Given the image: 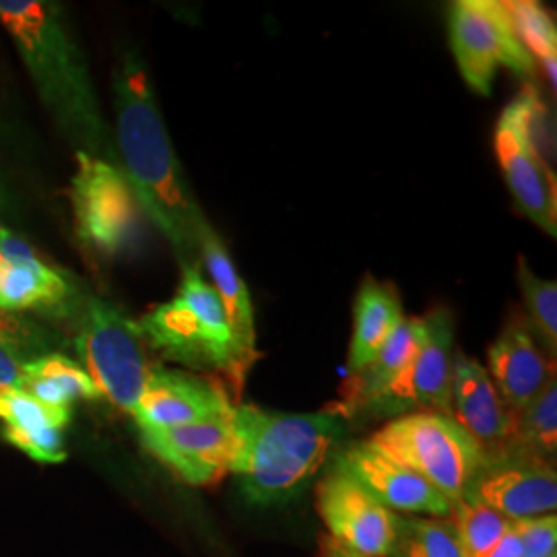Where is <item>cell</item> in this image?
Here are the masks:
<instances>
[{"label":"cell","mask_w":557,"mask_h":557,"mask_svg":"<svg viewBox=\"0 0 557 557\" xmlns=\"http://www.w3.org/2000/svg\"><path fill=\"white\" fill-rule=\"evenodd\" d=\"M114 108L120 170L145 218L170 242L182 269L200 264V234L209 221L186 182L153 81L135 50L122 57L114 73Z\"/></svg>","instance_id":"obj_1"},{"label":"cell","mask_w":557,"mask_h":557,"mask_svg":"<svg viewBox=\"0 0 557 557\" xmlns=\"http://www.w3.org/2000/svg\"><path fill=\"white\" fill-rule=\"evenodd\" d=\"M0 25L11 36L41 103L66 140L77 151L119 165L116 145L101 114L87 59L62 4L0 0Z\"/></svg>","instance_id":"obj_2"},{"label":"cell","mask_w":557,"mask_h":557,"mask_svg":"<svg viewBox=\"0 0 557 557\" xmlns=\"http://www.w3.org/2000/svg\"><path fill=\"white\" fill-rule=\"evenodd\" d=\"M239 450L232 475L257 506L294 498L326 462L345 432V419L331 409L281 413L259 405H236Z\"/></svg>","instance_id":"obj_3"},{"label":"cell","mask_w":557,"mask_h":557,"mask_svg":"<svg viewBox=\"0 0 557 557\" xmlns=\"http://www.w3.org/2000/svg\"><path fill=\"white\" fill-rule=\"evenodd\" d=\"M147 347L161 358L200 372H215L242 397L246 380L260 356L246 351L234 335L213 285L200 264L182 269L178 294L139 320Z\"/></svg>","instance_id":"obj_4"},{"label":"cell","mask_w":557,"mask_h":557,"mask_svg":"<svg viewBox=\"0 0 557 557\" xmlns=\"http://www.w3.org/2000/svg\"><path fill=\"white\" fill-rule=\"evenodd\" d=\"M368 442L432 483L453 506L465 499L485 460L475 440L436 411L391 419Z\"/></svg>","instance_id":"obj_5"},{"label":"cell","mask_w":557,"mask_h":557,"mask_svg":"<svg viewBox=\"0 0 557 557\" xmlns=\"http://www.w3.org/2000/svg\"><path fill=\"white\" fill-rule=\"evenodd\" d=\"M73 345L100 397L133 416L153 368L139 322L108 299L85 296Z\"/></svg>","instance_id":"obj_6"},{"label":"cell","mask_w":557,"mask_h":557,"mask_svg":"<svg viewBox=\"0 0 557 557\" xmlns=\"http://www.w3.org/2000/svg\"><path fill=\"white\" fill-rule=\"evenodd\" d=\"M71 205L81 244L100 259L135 255L145 238V213L116 163L75 151Z\"/></svg>","instance_id":"obj_7"},{"label":"cell","mask_w":557,"mask_h":557,"mask_svg":"<svg viewBox=\"0 0 557 557\" xmlns=\"http://www.w3.org/2000/svg\"><path fill=\"white\" fill-rule=\"evenodd\" d=\"M448 29L458 71L481 96L492 94L499 66L522 77L535 75V60L520 46L498 0H458Z\"/></svg>","instance_id":"obj_8"},{"label":"cell","mask_w":557,"mask_h":557,"mask_svg":"<svg viewBox=\"0 0 557 557\" xmlns=\"http://www.w3.org/2000/svg\"><path fill=\"white\" fill-rule=\"evenodd\" d=\"M428 337L413 361L374 398L361 416L398 418L418 411H453L455 322L446 308L423 317Z\"/></svg>","instance_id":"obj_9"},{"label":"cell","mask_w":557,"mask_h":557,"mask_svg":"<svg viewBox=\"0 0 557 557\" xmlns=\"http://www.w3.org/2000/svg\"><path fill=\"white\" fill-rule=\"evenodd\" d=\"M319 512L326 535L347 549L372 557H391L397 541L398 515L388 510L359 481L333 467L319 481Z\"/></svg>","instance_id":"obj_10"},{"label":"cell","mask_w":557,"mask_h":557,"mask_svg":"<svg viewBox=\"0 0 557 557\" xmlns=\"http://www.w3.org/2000/svg\"><path fill=\"white\" fill-rule=\"evenodd\" d=\"M85 296L64 271L50 267L38 252L0 225V308L40 312L48 319H73Z\"/></svg>","instance_id":"obj_11"},{"label":"cell","mask_w":557,"mask_h":557,"mask_svg":"<svg viewBox=\"0 0 557 557\" xmlns=\"http://www.w3.org/2000/svg\"><path fill=\"white\" fill-rule=\"evenodd\" d=\"M465 499L483 504L512 522L556 515V465L520 450L485 458Z\"/></svg>","instance_id":"obj_12"},{"label":"cell","mask_w":557,"mask_h":557,"mask_svg":"<svg viewBox=\"0 0 557 557\" xmlns=\"http://www.w3.org/2000/svg\"><path fill=\"white\" fill-rule=\"evenodd\" d=\"M145 448L188 485L207 487L232 475L239 450L234 411L170 430H140Z\"/></svg>","instance_id":"obj_13"},{"label":"cell","mask_w":557,"mask_h":557,"mask_svg":"<svg viewBox=\"0 0 557 557\" xmlns=\"http://www.w3.org/2000/svg\"><path fill=\"white\" fill-rule=\"evenodd\" d=\"M234 407L220 380L153 366L133 418L139 430H170L230 416Z\"/></svg>","instance_id":"obj_14"},{"label":"cell","mask_w":557,"mask_h":557,"mask_svg":"<svg viewBox=\"0 0 557 557\" xmlns=\"http://www.w3.org/2000/svg\"><path fill=\"white\" fill-rule=\"evenodd\" d=\"M335 467L359 481L372 496L403 517L448 518L453 504L425 479L384 455L368 440L338 453Z\"/></svg>","instance_id":"obj_15"},{"label":"cell","mask_w":557,"mask_h":557,"mask_svg":"<svg viewBox=\"0 0 557 557\" xmlns=\"http://www.w3.org/2000/svg\"><path fill=\"white\" fill-rule=\"evenodd\" d=\"M494 149L506 184L520 211L539 227L557 236V182L547 161L524 137L508 110L499 116L494 133Z\"/></svg>","instance_id":"obj_16"},{"label":"cell","mask_w":557,"mask_h":557,"mask_svg":"<svg viewBox=\"0 0 557 557\" xmlns=\"http://www.w3.org/2000/svg\"><path fill=\"white\" fill-rule=\"evenodd\" d=\"M450 418L475 440L483 457H498L510 450L515 436V413L499 397L487 370L465 354H457L453 361Z\"/></svg>","instance_id":"obj_17"},{"label":"cell","mask_w":557,"mask_h":557,"mask_svg":"<svg viewBox=\"0 0 557 557\" xmlns=\"http://www.w3.org/2000/svg\"><path fill=\"white\" fill-rule=\"evenodd\" d=\"M487 374L517 416L556 379V359L545 354L524 317L517 314L487 351Z\"/></svg>","instance_id":"obj_18"},{"label":"cell","mask_w":557,"mask_h":557,"mask_svg":"<svg viewBox=\"0 0 557 557\" xmlns=\"http://www.w3.org/2000/svg\"><path fill=\"white\" fill-rule=\"evenodd\" d=\"M425 337V319L400 320V324L384 341L372 361L359 372L349 374L341 391V400L329 409L345 421L361 416L366 407L413 361L419 349L423 347Z\"/></svg>","instance_id":"obj_19"},{"label":"cell","mask_w":557,"mask_h":557,"mask_svg":"<svg viewBox=\"0 0 557 557\" xmlns=\"http://www.w3.org/2000/svg\"><path fill=\"white\" fill-rule=\"evenodd\" d=\"M2 438L38 462H62L66 458L64 428L71 413L52 409L21 388L0 391Z\"/></svg>","instance_id":"obj_20"},{"label":"cell","mask_w":557,"mask_h":557,"mask_svg":"<svg viewBox=\"0 0 557 557\" xmlns=\"http://www.w3.org/2000/svg\"><path fill=\"white\" fill-rule=\"evenodd\" d=\"M200 260L209 271V277L213 281L211 285L220 298L223 312L239 345L246 351L260 356L257 347V320L248 287L244 278L239 277L234 260L218 232L211 227V223H207L200 234Z\"/></svg>","instance_id":"obj_21"},{"label":"cell","mask_w":557,"mask_h":557,"mask_svg":"<svg viewBox=\"0 0 557 557\" xmlns=\"http://www.w3.org/2000/svg\"><path fill=\"white\" fill-rule=\"evenodd\" d=\"M403 306L393 285L366 277L354 306V337L349 347V374L366 368L384 341L400 324Z\"/></svg>","instance_id":"obj_22"},{"label":"cell","mask_w":557,"mask_h":557,"mask_svg":"<svg viewBox=\"0 0 557 557\" xmlns=\"http://www.w3.org/2000/svg\"><path fill=\"white\" fill-rule=\"evenodd\" d=\"M21 391L44 405L71 413L77 400H96L100 391L77 359L64 354H50L23 363Z\"/></svg>","instance_id":"obj_23"},{"label":"cell","mask_w":557,"mask_h":557,"mask_svg":"<svg viewBox=\"0 0 557 557\" xmlns=\"http://www.w3.org/2000/svg\"><path fill=\"white\" fill-rule=\"evenodd\" d=\"M502 9L520 46L531 59L541 62L552 91H556L557 27L552 13L535 0H506Z\"/></svg>","instance_id":"obj_24"},{"label":"cell","mask_w":557,"mask_h":557,"mask_svg":"<svg viewBox=\"0 0 557 557\" xmlns=\"http://www.w3.org/2000/svg\"><path fill=\"white\" fill-rule=\"evenodd\" d=\"M510 450L556 460L557 453V380L515 416V436Z\"/></svg>","instance_id":"obj_25"},{"label":"cell","mask_w":557,"mask_h":557,"mask_svg":"<svg viewBox=\"0 0 557 557\" xmlns=\"http://www.w3.org/2000/svg\"><path fill=\"white\" fill-rule=\"evenodd\" d=\"M391 557H465L450 517H403Z\"/></svg>","instance_id":"obj_26"},{"label":"cell","mask_w":557,"mask_h":557,"mask_svg":"<svg viewBox=\"0 0 557 557\" xmlns=\"http://www.w3.org/2000/svg\"><path fill=\"white\" fill-rule=\"evenodd\" d=\"M518 283L524 299L527 324L549 358L557 351V283L533 273L524 257L518 259Z\"/></svg>","instance_id":"obj_27"},{"label":"cell","mask_w":557,"mask_h":557,"mask_svg":"<svg viewBox=\"0 0 557 557\" xmlns=\"http://www.w3.org/2000/svg\"><path fill=\"white\" fill-rule=\"evenodd\" d=\"M450 520L455 524L465 557H479L485 554L515 524L504 515L471 499H460L455 504Z\"/></svg>","instance_id":"obj_28"},{"label":"cell","mask_w":557,"mask_h":557,"mask_svg":"<svg viewBox=\"0 0 557 557\" xmlns=\"http://www.w3.org/2000/svg\"><path fill=\"white\" fill-rule=\"evenodd\" d=\"M0 347L20 363H29L60 351L64 338L41 322L0 308Z\"/></svg>","instance_id":"obj_29"},{"label":"cell","mask_w":557,"mask_h":557,"mask_svg":"<svg viewBox=\"0 0 557 557\" xmlns=\"http://www.w3.org/2000/svg\"><path fill=\"white\" fill-rule=\"evenodd\" d=\"M522 552L520 557H557V517L529 518L518 522Z\"/></svg>","instance_id":"obj_30"},{"label":"cell","mask_w":557,"mask_h":557,"mask_svg":"<svg viewBox=\"0 0 557 557\" xmlns=\"http://www.w3.org/2000/svg\"><path fill=\"white\" fill-rule=\"evenodd\" d=\"M23 384V363L0 347V391L21 388Z\"/></svg>","instance_id":"obj_31"},{"label":"cell","mask_w":557,"mask_h":557,"mask_svg":"<svg viewBox=\"0 0 557 557\" xmlns=\"http://www.w3.org/2000/svg\"><path fill=\"white\" fill-rule=\"evenodd\" d=\"M522 552V539H520V529L518 522L510 527V531L499 539L496 545H492L485 554L479 557H520Z\"/></svg>","instance_id":"obj_32"},{"label":"cell","mask_w":557,"mask_h":557,"mask_svg":"<svg viewBox=\"0 0 557 557\" xmlns=\"http://www.w3.org/2000/svg\"><path fill=\"white\" fill-rule=\"evenodd\" d=\"M314 557H372L358 554L354 549H347L345 545L337 543L335 539L329 535H320L319 547H317V556Z\"/></svg>","instance_id":"obj_33"}]
</instances>
